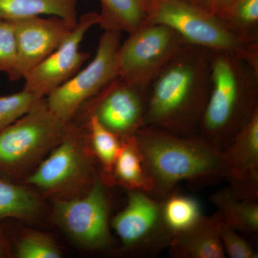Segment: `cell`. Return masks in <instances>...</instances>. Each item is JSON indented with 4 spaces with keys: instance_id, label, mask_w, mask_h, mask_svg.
Segmentation results:
<instances>
[{
    "instance_id": "cell-1",
    "label": "cell",
    "mask_w": 258,
    "mask_h": 258,
    "mask_svg": "<svg viewBox=\"0 0 258 258\" xmlns=\"http://www.w3.org/2000/svg\"><path fill=\"white\" fill-rule=\"evenodd\" d=\"M212 53L187 45L161 70L148 89L144 126L198 135L211 87Z\"/></svg>"
},
{
    "instance_id": "cell-2",
    "label": "cell",
    "mask_w": 258,
    "mask_h": 258,
    "mask_svg": "<svg viewBox=\"0 0 258 258\" xmlns=\"http://www.w3.org/2000/svg\"><path fill=\"white\" fill-rule=\"evenodd\" d=\"M151 181L150 196L162 201L180 182L197 186L225 180L222 152L200 136L185 137L144 126L134 134Z\"/></svg>"
},
{
    "instance_id": "cell-3",
    "label": "cell",
    "mask_w": 258,
    "mask_h": 258,
    "mask_svg": "<svg viewBox=\"0 0 258 258\" xmlns=\"http://www.w3.org/2000/svg\"><path fill=\"white\" fill-rule=\"evenodd\" d=\"M258 108V69L240 57L212 51L211 87L199 136L225 150Z\"/></svg>"
},
{
    "instance_id": "cell-4",
    "label": "cell",
    "mask_w": 258,
    "mask_h": 258,
    "mask_svg": "<svg viewBox=\"0 0 258 258\" xmlns=\"http://www.w3.org/2000/svg\"><path fill=\"white\" fill-rule=\"evenodd\" d=\"M67 123L54 114L40 98L25 115L0 134V176L23 177L38 166L69 134Z\"/></svg>"
},
{
    "instance_id": "cell-5",
    "label": "cell",
    "mask_w": 258,
    "mask_h": 258,
    "mask_svg": "<svg viewBox=\"0 0 258 258\" xmlns=\"http://www.w3.org/2000/svg\"><path fill=\"white\" fill-rule=\"evenodd\" d=\"M147 24H162L190 45L228 52L258 69V44H246L216 15L183 0H148Z\"/></svg>"
},
{
    "instance_id": "cell-6",
    "label": "cell",
    "mask_w": 258,
    "mask_h": 258,
    "mask_svg": "<svg viewBox=\"0 0 258 258\" xmlns=\"http://www.w3.org/2000/svg\"><path fill=\"white\" fill-rule=\"evenodd\" d=\"M86 132L71 122L66 138L27 176L24 184L58 199L88 191L98 176L86 147Z\"/></svg>"
},
{
    "instance_id": "cell-7",
    "label": "cell",
    "mask_w": 258,
    "mask_h": 258,
    "mask_svg": "<svg viewBox=\"0 0 258 258\" xmlns=\"http://www.w3.org/2000/svg\"><path fill=\"white\" fill-rule=\"evenodd\" d=\"M187 45L169 27L147 24L120 44L117 54L118 77L148 91L161 70Z\"/></svg>"
},
{
    "instance_id": "cell-8",
    "label": "cell",
    "mask_w": 258,
    "mask_h": 258,
    "mask_svg": "<svg viewBox=\"0 0 258 258\" xmlns=\"http://www.w3.org/2000/svg\"><path fill=\"white\" fill-rule=\"evenodd\" d=\"M120 41L121 32H103L93 60L45 98L54 114L70 123L85 103L118 77L117 54Z\"/></svg>"
},
{
    "instance_id": "cell-9",
    "label": "cell",
    "mask_w": 258,
    "mask_h": 258,
    "mask_svg": "<svg viewBox=\"0 0 258 258\" xmlns=\"http://www.w3.org/2000/svg\"><path fill=\"white\" fill-rule=\"evenodd\" d=\"M106 185L98 176L83 197L55 201V218L59 225L88 249H104L111 243Z\"/></svg>"
},
{
    "instance_id": "cell-10",
    "label": "cell",
    "mask_w": 258,
    "mask_h": 258,
    "mask_svg": "<svg viewBox=\"0 0 258 258\" xmlns=\"http://www.w3.org/2000/svg\"><path fill=\"white\" fill-rule=\"evenodd\" d=\"M111 226L125 249L145 257L167 248L174 236L164 222L161 201L137 190H128L126 205Z\"/></svg>"
},
{
    "instance_id": "cell-11",
    "label": "cell",
    "mask_w": 258,
    "mask_h": 258,
    "mask_svg": "<svg viewBox=\"0 0 258 258\" xmlns=\"http://www.w3.org/2000/svg\"><path fill=\"white\" fill-rule=\"evenodd\" d=\"M98 24V13L94 12L78 19L76 27L60 46L25 76L23 90L37 98H46L77 74L91 56L80 50V45L88 30Z\"/></svg>"
},
{
    "instance_id": "cell-12",
    "label": "cell",
    "mask_w": 258,
    "mask_h": 258,
    "mask_svg": "<svg viewBox=\"0 0 258 258\" xmlns=\"http://www.w3.org/2000/svg\"><path fill=\"white\" fill-rule=\"evenodd\" d=\"M147 98V91L117 77L83 106L86 118L94 115L103 126L123 139L144 126Z\"/></svg>"
},
{
    "instance_id": "cell-13",
    "label": "cell",
    "mask_w": 258,
    "mask_h": 258,
    "mask_svg": "<svg viewBox=\"0 0 258 258\" xmlns=\"http://www.w3.org/2000/svg\"><path fill=\"white\" fill-rule=\"evenodd\" d=\"M13 22L18 52L14 69L8 75L13 82L23 79L33 68L54 52L77 24L56 16L33 17Z\"/></svg>"
},
{
    "instance_id": "cell-14",
    "label": "cell",
    "mask_w": 258,
    "mask_h": 258,
    "mask_svg": "<svg viewBox=\"0 0 258 258\" xmlns=\"http://www.w3.org/2000/svg\"><path fill=\"white\" fill-rule=\"evenodd\" d=\"M222 152L231 191L238 198L257 201L258 108Z\"/></svg>"
},
{
    "instance_id": "cell-15",
    "label": "cell",
    "mask_w": 258,
    "mask_h": 258,
    "mask_svg": "<svg viewBox=\"0 0 258 258\" xmlns=\"http://www.w3.org/2000/svg\"><path fill=\"white\" fill-rule=\"evenodd\" d=\"M217 212L210 217L203 215L186 230L175 234L169 247L174 258H225L219 231Z\"/></svg>"
},
{
    "instance_id": "cell-16",
    "label": "cell",
    "mask_w": 258,
    "mask_h": 258,
    "mask_svg": "<svg viewBox=\"0 0 258 258\" xmlns=\"http://www.w3.org/2000/svg\"><path fill=\"white\" fill-rule=\"evenodd\" d=\"M210 200L226 223L242 233H257V201L238 198L229 187L217 191L212 195Z\"/></svg>"
},
{
    "instance_id": "cell-17",
    "label": "cell",
    "mask_w": 258,
    "mask_h": 258,
    "mask_svg": "<svg viewBox=\"0 0 258 258\" xmlns=\"http://www.w3.org/2000/svg\"><path fill=\"white\" fill-rule=\"evenodd\" d=\"M79 0H0V19L16 21L49 15L78 22Z\"/></svg>"
},
{
    "instance_id": "cell-18",
    "label": "cell",
    "mask_w": 258,
    "mask_h": 258,
    "mask_svg": "<svg viewBox=\"0 0 258 258\" xmlns=\"http://www.w3.org/2000/svg\"><path fill=\"white\" fill-rule=\"evenodd\" d=\"M98 24L104 31L137 32L147 23L142 0H100Z\"/></svg>"
},
{
    "instance_id": "cell-19",
    "label": "cell",
    "mask_w": 258,
    "mask_h": 258,
    "mask_svg": "<svg viewBox=\"0 0 258 258\" xmlns=\"http://www.w3.org/2000/svg\"><path fill=\"white\" fill-rule=\"evenodd\" d=\"M120 139V149L113 166L115 182L119 183L128 190H137L149 195L152 185L134 134Z\"/></svg>"
},
{
    "instance_id": "cell-20",
    "label": "cell",
    "mask_w": 258,
    "mask_h": 258,
    "mask_svg": "<svg viewBox=\"0 0 258 258\" xmlns=\"http://www.w3.org/2000/svg\"><path fill=\"white\" fill-rule=\"evenodd\" d=\"M214 15L241 41L258 44V0H226Z\"/></svg>"
},
{
    "instance_id": "cell-21",
    "label": "cell",
    "mask_w": 258,
    "mask_h": 258,
    "mask_svg": "<svg viewBox=\"0 0 258 258\" xmlns=\"http://www.w3.org/2000/svg\"><path fill=\"white\" fill-rule=\"evenodd\" d=\"M88 139L92 147L93 154L99 161L102 168V180L107 185L115 183L113 166L120 149V139L98 121L94 115L86 118Z\"/></svg>"
},
{
    "instance_id": "cell-22",
    "label": "cell",
    "mask_w": 258,
    "mask_h": 258,
    "mask_svg": "<svg viewBox=\"0 0 258 258\" xmlns=\"http://www.w3.org/2000/svg\"><path fill=\"white\" fill-rule=\"evenodd\" d=\"M41 201L28 188L0 177V220H30L42 210Z\"/></svg>"
},
{
    "instance_id": "cell-23",
    "label": "cell",
    "mask_w": 258,
    "mask_h": 258,
    "mask_svg": "<svg viewBox=\"0 0 258 258\" xmlns=\"http://www.w3.org/2000/svg\"><path fill=\"white\" fill-rule=\"evenodd\" d=\"M161 208L166 227L174 235L194 225L203 215L195 199L175 191L161 201Z\"/></svg>"
},
{
    "instance_id": "cell-24",
    "label": "cell",
    "mask_w": 258,
    "mask_h": 258,
    "mask_svg": "<svg viewBox=\"0 0 258 258\" xmlns=\"http://www.w3.org/2000/svg\"><path fill=\"white\" fill-rule=\"evenodd\" d=\"M15 255L18 258H60L62 254L55 241L45 234L29 232L17 242Z\"/></svg>"
},
{
    "instance_id": "cell-25",
    "label": "cell",
    "mask_w": 258,
    "mask_h": 258,
    "mask_svg": "<svg viewBox=\"0 0 258 258\" xmlns=\"http://www.w3.org/2000/svg\"><path fill=\"white\" fill-rule=\"evenodd\" d=\"M39 99L24 90L0 97V134L25 115Z\"/></svg>"
},
{
    "instance_id": "cell-26",
    "label": "cell",
    "mask_w": 258,
    "mask_h": 258,
    "mask_svg": "<svg viewBox=\"0 0 258 258\" xmlns=\"http://www.w3.org/2000/svg\"><path fill=\"white\" fill-rule=\"evenodd\" d=\"M218 217L219 231L226 256L230 258H257V252L238 231L224 222L220 215Z\"/></svg>"
},
{
    "instance_id": "cell-27",
    "label": "cell",
    "mask_w": 258,
    "mask_h": 258,
    "mask_svg": "<svg viewBox=\"0 0 258 258\" xmlns=\"http://www.w3.org/2000/svg\"><path fill=\"white\" fill-rule=\"evenodd\" d=\"M17 52L14 22L0 19V74L11 73L16 63Z\"/></svg>"
},
{
    "instance_id": "cell-28",
    "label": "cell",
    "mask_w": 258,
    "mask_h": 258,
    "mask_svg": "<svg viewBox=\"0 0 258 258\" xmlns=\"http://www.w3.org/2000/svg\"><path fill=\"white\" fill-rule=\"evenodd\" d=\"M10 255H12V251L10 244L0 229V258L9 257Z\"/></svg>"
},
{
    "instance_id": "cell-29",
    "label": "cell",
    "mask_w": 258,
    "mask_h": 258,
    "mask_svg": "<svg viewBox=\"0 0 258 258\" xmlns=\"http://www.w3.org/2000/svg\"><path fill=\"white\" fill-rule=\"evenodd\" d=\"M205 8L215 14L226 0H203Z\"/></svg>"
},
{
    "instance_id": "cell-30",
    "label": "cell",
    "mask_w": 258,
    "mask_h": 258,
    "mask_svg": "<svg viewBox=\"0 0 258 258\" xmlns=\"http://www.w3.org/2000/svg\"><path fill=\"white\" fill-rule=\"evenodd\" d=\"M183 1L187 2V3H191V4L198 5H200V6L205 7L203 0H183Z\"/></svg>"
},
{
    "instance_id": "cell-31",
    "label": "cell",
    "mask_w": 258,
    "mask_h": 258,
    "mask_svg": "<svg viewBox=\"0 0 258 258\" xmlns=\"http://www.w3.org/2000/svg\"><path fill=\"white\" fill-rule=\"evenodd\" d=\"M142 3H143L144 7H145V9H146V10H147V4H148V0H142Z\"/></svg>"
}]
</instances>
